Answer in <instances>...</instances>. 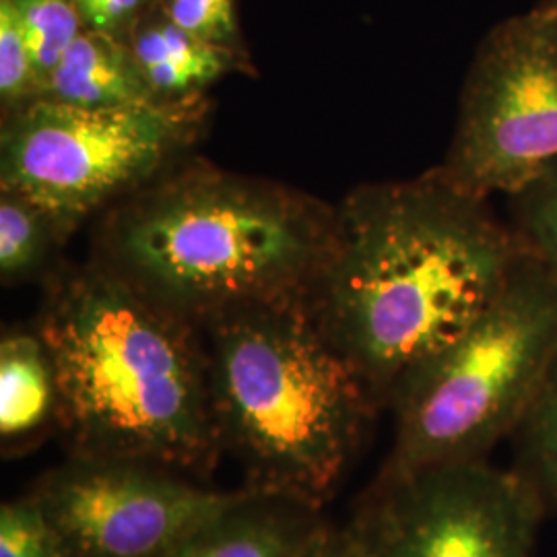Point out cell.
Instances as JSON below:
<instances>
[{"label":"cell","instance_id":"15","mask_svg":"<svg viewBox=\"0 0 557 557\" xmlns=\"http://www.w3.org/2000/svg\"><path fill=\"white\" fill-rule=\"evenodd\" d=\"M506 199V223L520 250L557 281V160Z\"/></svg>","mask_w":557,"mask_h":557},{"label":"cell","instance_id":"14","mask_svg":"<svg viewBox=\"0 0 557 557\" xmlns=\"http://www.w3.org/2000/svg\"><path fill=\"white\" fill-rule=\"evenodd\" d=\"M64 239L59 223L34 200L0 190V277L4 285L40 275Z\"/></svg>","mask_w":557,"mask_h":557},{"label":"cell","instance_id":"3","mask_svg":"<svg viewBox=\"0 0 557 557\" xmlns=\"http://www.w3.org/2000/svg\"><path fill=\"white\" fill-rule=\"evenodd\" d=\"M337 207L273 180L182 161L112 205L94 259L180 314L304 299L329 259Z\"/></svg>","mask_w":557,"mask_h":557},{"label":"cell","instance_id":"1","mask_svg":"<svg viewBox=\"0 0 557 557\" xmlns=\"http://www.w3.org/2000/svg\"><path fill=\"white\" fill-rule=\"evenodd\" d=\"M329 259L304 298L380 405L498 298L520 246L490 199L436 168L341 200Z\"/></svg>","mask_w":557,"mask_h":557},{"label":"cell","instance_id":"21","mask_svg":"<svg viewBox=\"0 0 557 557\" xmlns=\"http://www.w3.org/2000/svg\"><path fill=\"white\" fill-rule=\"evenodd\" d=\"M85 29L128 40L153 0H75Z\"/></svg>","mask_w":557,"mask_h":557},{"label":"cell","instance_id":"4","mask_svg":"<svg viewBox=\"0 0 557 557\" xmlns=\"http://www.w3.org/2000/svg\"><path fill=\"white\" fill-rule=\"evenodd\" d=\"M223 453L248 490L320 510L380 405L304 299L255 304L200 324Z\"/></svg>","mask_w":557,"mask_h":557},{"label":"cell","instance_id":"13","mask_svg":"<svg viewBox=\"0 0 557 557\" xmlns=\"http://www.w3.org/2000/svg\"><path fill=\"white\" fill-rule=\"evenodd\" d=\"M59 393L52 359L40 335L11 331L0 341V436L15 444L57 421Z\"/></svg>","mask_w":557,"mask_h":557},{"label":"cell","instance_id":"19","mask_svg":"<svg viewBox=\"0 0 557 557\" xmlns=\"http://www.w3.org/2000/svg\"><path fill=\"white\" fill-rule=\"evenodd\" d=\"M0 557H64L29 494L2 504Z\"/></svg>","mask_w":557,"mask_h":557},{"label":"cell","instance_id":"23","mask_svg":"<svg viewBox=\"0 0 557 557\" xmlns=\"http://www.w3.org/2000/svg\"><path fill=\"white\" fill-rule=\"evenodd\" d=\"M539 7H543V9L552 11V13L557 17V0H539Z\"/></svg>","mask_w":557,"mask_h":557},{"label":"cell","instance_id":"12","mask_svg":"<svg viewBox=\"0 0 557 557\" xmlns=\"http://www.w3.org/2000/svg\"><path fill=\"white\" fill-rule=\"evenodd\" d=\"M40 98L83 108H119L158 101L128 41L83 29L54 69Z\"/></svg>","mask_w":557,"mask_h":557},{"label":"cell","instance_id":"7","mask_svg":"<svg viewBox=\"0 0 557 557\" xmlns=\"http://www.w3.org/2000/svg\"><path fill=\"white\" fill-rule=\"evenodd\" d=\"M557 160V17L533 7L479 44L438 170L462 190L510 197Z\"/></svg>","mask_w":557,"mask_h":557},{"label":"cell","instance_id":"10","mask_svg":"<svg viewBox=\"0 0 557 557\" xmlns=\"http://www.w3.org/2000/svg\"><path fill=\"white\" fill-rule=\"evenodd\" d=\"M320 524L317 508L246 487L165 557H296Z\"/></svg>","mask_w":557,"mask_h":557},{"label":"cell","instance_id":"22","mask_svg":"<svg viewBox=\"0 0 557 557\" xmlns=\"http://www.w3.org/2000/svg\"><path fill=\"white\" fill-rule=\"evenodd\" d=\"M296 557H363V552L349 527L335 529L322 522Z\"/></svg>","mask_w":557,"mask_h":557},{"label":"cell","instance_id":"16","mask_svg":"<svg viewBox=\"0 0 557 557\" xmlns=\"http://www.w3.org/2000/svg\"><path fill=\"white\" fill-rule=\"evenodd\" d=\"M522 471L547 510H557V358L537 397L517 428Z\"/></svg>","mask_w":557,"mask_h":557},{"label":"cell","instance_id":"18","mask_svg":"<svg viewBox=\"0 0 557 557\" xmlns=\"http://www.w3.org/2000/svg\"><path fill=\"white\" fill-rule=\"evenodd\" d=\"M38 98L32 52L21 27L15 0H0V100L11 112Z\"/></svg>","mask_w":557,"mask_h":557},{"label":"cell","instance_id":"8","mask_svg":"<svg viewBox=\"0 0 557 557\" xmlns=\"http://www.w3.org/2000/svg\"><path fill=\"white\" fill-rule=\"evenodd\" d=\"M545 512L522 471L473 458L379 479L349 531L363 557H531Z\"/></svg>","mask_w":557,"mask_h":557},{"label":"cell","instance_id":"11","mask_svg":"<svg viewBox=\"0 0 557 557\" xmlns=\"http://www.w3.org/2000/svg\"><path fill=\"white\" fill-rule=\"evenodd\" d=\"M126 41L158 101L207 96L213 83L242 69L246 60L244 52L188 34L168 20L156 2L149 4Z\"/></svg>","mask_w":557,"mask_h":557},{"label":"cell","instance_id":"2","mask_svg":"<svg viewBox=\"0 0 557 557\" xmlns=\"http://www.w3.org/2000/svg\"><path fill=\"white\" fill-rule=\"evenodd\" d=\"M73 455L207 475L223 455L205 333L94 259L50 278L36 322Z\"/></svg>","mask_w":557,"mask_h":557},{"label":"cell","instance_id":"20","mask_svg":"<svg viewBox=\"0 0 557 557\" xmlns=\"http://www.w3.org/2000/svg\"><path fill=\"white\" fill-rule=\"evenodd\" d=\"M161 13L188 34L223 48L242 50L234 0H153Z\"/></svg>","mask_w":557,"mask_h":557},{"label":"cell","instance_id":"9","mask_svg":"<svg viewBox=\"0 0 557 557\" xmlns=\"http://www.w3.org/2000/svg\"><path fill=\"white\" fill-rule=\"evenodd\" d=\"M133 458H73L29 494L64 557H165L242 498Z\"/></svg>","mask_w":557,"mask_h":557},{"label":"cell","instance_id":"6","mask_svg":"<svg viewBox=\"0 0 557 557\" xmlns=\"http://www.w3.org/2000/svg\"><path fill=\"white\" fill-rule=\"evenodd\" d=\"M207 114V96L119 108L27 101L4 112L0 190L34 200L69 238L91 213L178 163Z\"/></svg>","mask_w":557,"mask_h":557},{"label":"cell","instance_id":"17","mask_svg":"<svg viewBox=\"0 0 557 557\" xmlns=\"http://www.w3.org/2000/svg\"><path fill=\"white\" fill-rule=\"evenodd\" d=\"M15 7L32 52L40 98L60 60L85 27L75 0H15Z\"/></svg>","mask_w":557,"mask_h":557},{"label":"cell","instance_id":"5","mask_svg":"<svg viewBox=\"0 0 557 557\" xmlns=\"http://www.w3.org/2000/svg\"><path fill=\"white\" fill-rule=\"evenodd\" d=\"M556 358L557 281L522 252L490 308L395 391L379 479L485 458L517 432Z\"/></svg>","mask_w":557,"mask_h":557}]
</instances>
